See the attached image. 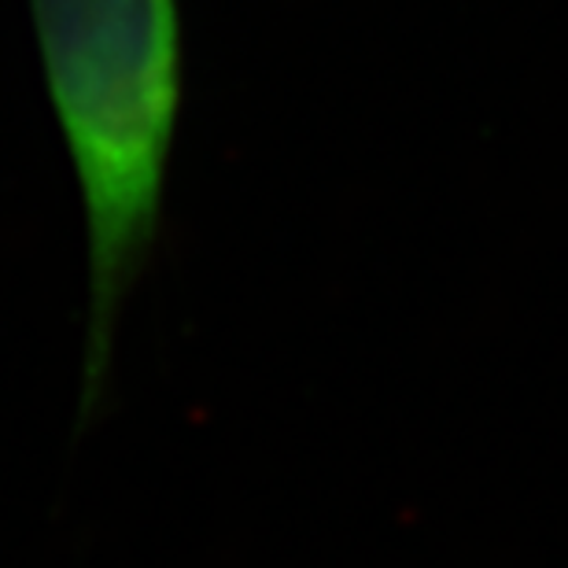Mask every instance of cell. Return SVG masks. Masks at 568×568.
I'll return each mask as SVG.
<instances>
[{"label":"cell","instance_id":"1","mask_svg":"<svg viewBox=\"0 0 568 568\" xmlns=\"http://www.w3.org/2000/svg\"><path fill=\"white\" fill-rule=\"evenodd\" d=\"M44 85L85 211L89 322L78 432L104 403L115 325L163 225L181 111L178 0H30Z\"/></svg>","mask_w":568,"mask_h":568}]
</instances>
